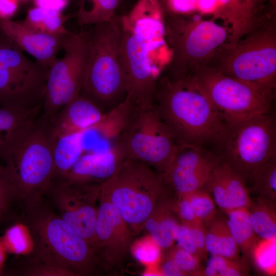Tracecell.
Masks as SVG:
<instances>
[{
    "instance_id": "7a4b0ae2",
    "label": "cell",
    "mask_w": 276,
    "mask_h": 276,
    "mask_svg": "<svg viewBox=\"0 0 276 276\" xmlns=\"http://www.w3.org/2000/svg\"><path fill=\"white\" fill-rule=\"evenodd\" d=\"M24 209L22 222L31 237L32 256L70 276L103 272L96 249L43 199Z\"/></svg>"
},
{
    "instance_id": "ac0fdd59",
    "label": "cell",
    "mask_w": 276,
    "mask_h": 276,
    "mask_svg": "<svg viewBox=\"0 0 276 276\" xmlns=\"http://www.w3.org/2000/svg\"><path fill=\"white\" fill-rule=\"evenodd\" d=\"M203 188L224 212L240 208H248L251 203L247 182L220 159Z\"/></svg>"
},
{
    "instance_id": "b9f144b4",
    "label": "cell",
    "mask_w": 276,
    "mask_h": 276,
    "mask_svg": "<svg viewBox=\"0 0 276 276\" xmlns=\"http://www.w3.org/2000/svg\"><path fill=\"white\" fill-rule=\"evenodd\" d=\"M158 271L161 275L183 276L182 271L178 268L172 259L165 252L159 262Z\"/></svg>"
},
{
    "instance_id": "d590c367",
    "label": "cell",
    "mask_w": 276,
    "mask_h": 276,
    "mask_svg": "<svg viewBox=\"0 0 276 276\" xmlns=\"http://www.w3.org/2000/svg\"><path fill=\"white\" fill-rule=\"evenodd\" d=\"M28 258L18 273L22 275L70 276L65 270L42 262L32 255Z\"/></svg>"
},
{
    "instance_id": "60d3db41",
    "label": "cell",
    "mask_w": 276,
    "mask_h": 276,
    "mask_svg": "<svg viewBox=\"0 0 276 276\" xmlns=\"http://www.w3.org/2000/svg\"><path fill=\"white\" fill-rule=\"evenodd\" d=\"M175 242L179 247L196 256L200 259L199 253L188 226L181 224Z\"/></svg>"
},
{
    "instance_id": "ab89813d",
    "label": "cell",
    "mask_w": 276,
    "mask_h": 276,
    "mask_svg": "<svg viewBox=\"0 0 276 276\" xmlns=\"http://www.w3.org/2000/svg\"><path fill=\"white\" fill-rule=\"evenodd\" d=\"M187 226L190 228L200 259L203 260L208 254L206 248V227L201 222Z\"/></svg>"
},
{
    "instance_id": "e575fe53",
    "label": "cell",
    "mask_w": 276,
    "mask_h": 276,
    "mask_svg": "<svg viewBox=\"0 0 276 276\" xmlns=\"http://www.w3.org/2000/svg\"><path fill=\"white\" fill-rule=\"evenodd\" d=\"M162 249L149 235L133 242L130 251L139 262L145 264H154L160 261Z\"/></svg>"
},
{
    "instance_id": "f6af8a7d",
    "label": "cell",
    "mask_w": 276,
    "mask_h": 276,
    "mask_svg": "<svg viewBox=\"0 0 276 276\" xmlns=\"http://www.w3.org/2000/svg\"><path fill=\"white\" fill-rule=\"evenodd\" d=\"M36 6L55 10L60 12L67 6L69 0H34Z\"/></svg>"
},
{
    "instance_id": "ba28073f",
    "label": "cell",
    "mask_w": 276,
    "mask_h": 276,
    "mask_svg": "<svg viewBox=\"0 0 276 276\" xmlns=\"http://www.w3.org/2000/svg\"><path fill=\"white\" fill-rule=\"evenodd\" d=\"M117 143L126 159L146 165L163 173L178 147L172 132L153 105H132Z\"/></svg>"
},
{
    "instance_id": "d6a6232c",
    "label": "cell",
    "mask_w": 276,
    "mask_h": 276,
    "mask_svg": "<svg viewBox=\"0 0 276 276\" xmlns=\"http://www.w3.org/2000/svg\"><path fill=\"white\" fill-rule=\"evenodd\" d=\"M275 241L260 239L252 254L251 262L259 270L269 274L275 273Z\"/></svg>"
},
{
    "instance_id": "8d00e7d4",
    "label": "cell",
    "mask_w": 276,
    "mask_h": 276,
    "mask_svg": "<svg viewBox=\"0 0 276 276\" xmlns=\"http://www.w3.org/2000/svg\"><path fill=\"white\" fill-rule=\"evenodd\" d=\"M171 205L181 224L190 225L200 222L196 218L191 203L186 195L175 196L171 193Z\"/></svg>"
},
{
    "instance_id": "9c48e42d",
    "label": "cell",
    "mask_w": 276,
    "mask_h": 276,
    "mask_svg": "<svg viewBox=\"0 0 276 276\" xmlns=\"http://www.w3.org/2000/svg\"><path fill=\"white\" fill-rule=\"evenodd\" d=\"M165 30L172 51L169 78L189 77L205 65L226 40L225 28L212 20H187L180 16L165 19Z\"/></svg>"
},
{
    "instance_id": "3957f363",
    "label": "cell",
    "mask_w": 276,
    "mask_h": 276,
    "mask_svg": "<svg viewBox=\"0 0 276 276\" xmlns=\"http://www.w3.org/2000/svg\"><path fill=\"white\" fill-rule=\"evenodd\" d=\"M55 139L50 123L40 118L18 132L0 155L24 208L42 201L54 179Z\"/></svg>"
},
{
    "instance_id": "1f68e13d",
    "label": "cell",
    "mask_w": 276,
    "mask_h": 276,
    "mask_svg": "<svg viewBox=\"0 0 276 276\" xmlns=\"http://www.w3.org/2000/svg\"><path fill=\"white\" fill-rule=\"evenodd\" d=\"M185 195L191 203L197 219L206 227L217 215V205L210 194L202 188Z\"/></svg>"
},
{
    "instance_id": "52a82bcc",
    "label": "cell",
    "mask_w": 276,
    "mask_h": 276,
    "mask_svg": "<svg viewBox=\"0 0 276 276\" xmlns=\"http://www.w3.org/2000/svg\"><path fill=\"white\" fill-rule=\"evenodd\" d=\"M227 124L271 112L274 95L204 65L187 77Z\"/></svg>"
},
{
    "instance_id": "484cf974",
    "label": "cell",
    "mask_w": 276,
    "mask_h": 276,
    "mask_svg": "<svg viewBox=\"0 0 276 276\" xmlns=\"http://www.w3.org/2000/svg\"><path fill=\"white\" fill-rule=\"evenodd\" d=\"M206 248L212 255L240 258L239 247L229 231L226 218L217 215L206 227Z\"/></svg>"
},
{
    "instance_id": "2e32d148",
    "label": "cell",
    "mask_w": 276,
    "mask_h": 276,
    "mask_svg": "<svg viewBox=\"0 0 276 276\" xmlns=\"http://www.w3.org/2000/svg\"><path fill=\"white\" fill-rule=\"evenodd\" d=\"M219 160L215 152L206 147L178 145L168 167L161 173L167 189L180 196L203 188Z\"/></svg>"
},
{
    "instance_id": "30bf717a",
    "label": "cell",
    "mask_w": 276,
    "mask_h": 276,
    "mask_svg": "<svg viewBox=\"0 0 276 276\" xmlns=\"http://www.w3.org/2000/svg\"><path fill=\"white\" fill-rule=\"evenodd\" d=\"M273 28L256 32L233 47L215 54L206 65L274 94L276 42Z\"/></svg>"
},
{
    "instance_id": "6da1fadb",
    "label": "cell",
    "mask_w": 276,
    "mask_h": 276,
    "mask_svg": "<svg viewBox=\"0 0 276 276\" xmlns=\"http://www.w3.org/2000/svg\"><path fill=\"white\" fill-rule=\"evenodd\" d=\"M154 105L178 145L216 146L227 124L188 78L157 79Z\"/></svg>"
},
{
    "instance_id": "44dd1931",
    "label": "cell",
    "mask_w": 276,
    "mask_h": 276,
    "mask_svg": "<svg viewBox=\"0 0 276 276\" xmlns=\"http://www.w3.org/2000/svg\"><path fill=\"white\" fill-rule=\"evenodd\" d=\"M123 17L134 33L146 43L151 55L164 45L165 18L159 0H137Z\"/></svg>"
},
{
    "instance_id": "cb8c5ba5",
    "label": "cell",
    "mask_w": 276,
    "mask_h": 276,
    "mask_svg": "<svg viewBox=\"0 0 276 276\" xmlns=\"http://www.w3.org/2000/svg\"><path fill=\"white\" fill-rule=\"evenodd\" d=\"M225 213L227 226L243 258L251 263L253 249L260 238L253 229L248 209L240 208Z\"/></svg>"
},
{
    "instance_id": "836d02e7",
    "label": "cell",
    "mask_w": 276,
    "mask_h": 276,
    "mask_svg": "<svg viewBox=\"0 0 276 276\" xmlns=\"http://www.w3.org/2000/svg\"><path fill=\"white\" fill-rule=\"evenodd\" d=\"M164 251L172 259L184 275L199 276L203 268L200 265V259L196 256L177 245H173Z\"/></svg>"
},
{
    "instance_id": "5bb4252c",
    "label": "cell",
    "mask_w": 276,
    "mask_h": 276,
    "mask_svg": "<svg viewBox=\"0 0 276 276\" xmlns=\"http://www.w3.org/2000/svg\"><path fill=\"white\" fill-rule=\"evenodd\" d=\"M121 36L120 58L126 97L134 106L154 104L158 69L146 43L136 35L123 16H120Z\"/></svg>"
},
{
    "instance_id": "277c9868",
    "label": "cell",
    "mask_w": 276,
    "mask_h": 276,
    "mask_svg": "<svg viewBox=\"0 0 276 276\" xmlns=\"http://www.w3.org/2000/svg\"><path fill=\"white\" fill-rule=\"evenodd\" d=\"M88 49V60L80 95L103 110L113 108L126 97L120 58L121 26L120 16L107 22L92 25L82 32Z\"/></svg>"
},
{
    "instance_id": "603a6c76",
    "label": "cell",
    "mask_w": 276,
    "mask_h": 276,
    "mask_svg": "<svg viewBox=\"0 0 276 276\" xmlns=\"http://www.w3.org/2000/svg\"><path fill=\"white\" fill-rule=\"evenodd\" d=\"M82 132H75L55 136L53 156L54 179H64L83 154Z\"/></svg>"
},
{
    "instance_id": "8992f818",
    "label": "cell",
    "mask_w": 276,
    "mask_h": 276,
    "mask_svg": "<svg viewBox=\"0 0 276 276\" xmlns=\"http://www.w3.org/2000/svg\"><path fill=\"white\" fill-rule=\"evenodd\" d=\"M215 153L246 182L276 155V119L270 112L227 124Z\"/></svg>"
},
{
    "instance_id": "83f0119b",
    "label": "cell",
    "mask_w": 276,
    "mask_h": 276,
    "mask_svg": "<svg viewBox=\"0 0 276 276\" xmlns=\"http://www.w3.org/2000/svg\"><path fill=\"white\" fill-rule=\"evenodd\" d=\"M65 19L59 11L35 6L28 11L26 18L20 22L33 31L61 34L70 32L64 27Z\"/></svg>"
},
{
    "instance_id": "9a60e30c",
    "label": "cell",
    "mask_w": 276,
    "mask_h": 276,
    "mask_svg": "<svg viewBox=\"0 0 276 276\" xmlns=\"http://www.w3.org/2000/svg\"><path fill=\"white\" fill-rule=\"evenodd\" d=\"M134 236L117 207L100 191L95 249L104 272L122 268L130 251Z\"/></svg>"
},
{
    "instance_id": "ee69618b",
    "label": "cell",
    "mask_w": 276,
    "mask_h": 276,
    "mask_svg": "<svg viewBox=\"0 0 276 276\" xmlns=\"http://www.w3.org/2000/svg\"><path fill=\"white\" fill-rule=\"evenodd\" d=\"M17 7V0H0V19H10Z\"/></svg>"
},
{
    "instance_id": "7dc6e473",
    "label": "cell",
    "mask_w": 276,
    "mask_h": 276,
    "mask_svg": "<svg viewBox=\"0 0 276 276\" xmlns=\"http://www.w3.org/2000/svg\"><path fill=\"white\" fill-rule=\"evenodd\" d=\"M5 214L0 211V222L2 221Z\"/></svg>"
},
{
    "instance_id": "7c38bea8",
    "label": "cell",
    "mask_w": 276,
    "mask_h": 276,
    "mask_svg": "<svg viewBox=\"0 0 276 276\" xmlns=\"http://www.w3.org/2000/svg\"><path fill=\"white\" fill-rule=\"evenodd\" d=\"M64 56L49 70L40 117L51 123L68 102L79 96L88 60V49L82 32L72 33L63 49Z\"/></svg>"
},
{
    "instance_id": "d4e9b609",
    "label": "cell",
    "mask_w": 276,
    "mask_h": 276,
    "mask_svg": "<svg viewBox=\"0 0 276 276\" xmlns=\"http://www.w3.org/2000/svg\"><path fill=\"white\" fill-rule=\"evenodd\" d=\"M41 109L0 106V155L19 131L37 119Z\"/></svg>"
},
{
    "instance_id": "74e56055",
    "label": "cell",
    "mask_w": 276,
    "mask_h": 276,
    "mask_svg": "<svg viewBox=\"0 0 276 276\" xmlns=\"http://www.w3.org/2000/svg\"><path fill=\"white\" fill-rule=\"evenodd\" d=\"M15 200L17 197L14 187L0 163V211L6 215Z\"/></svg>"
},
{
    "instance_id": "7402d4cb",
    "label": "cell",
    "mask_w": 276,
    "mask_h": 276,
    "mask_svg": "<svg viewBox=\"0 0 276 276\" xmlns=\"http://www.w3.org/2000/svg\"><path fill=\"white\" fill-rule=\"evenodd\" d=\"M181 225L171 205V193L168 190L144 223L148 235L162 249L172 247Z\"/></svg>"
},
{
    "instance_id": "7bdbcfd3",
    "label": "cell",
    "mask_w": 276,
    "mask_h": 276,
    "mask_svg": "<svg viewBox=\"0 0 276 276\" xmlns=\"http://www.w3.org/2000/svg\"><path fill=\"white\" fill-rule=\"evenodd\" d=\"M169 9L178 14H185L197 8V0H167Z\"/></svg>"
},
{
    "instance_id": "ffe728a7",
    "label": "cell",
    "mask_w": 276,
    "mask_h": 276,
    "mask_svg": "<svg viewBox=\"0 0 276 276\" xmlns=\"http://www.w3.org/2000/svg\"><path fill=\"white\" fill-rule=\"evenodd\" d=\"M105 112L90 99L79 95L66 104L50 123L55 136L91 130Z\"/></svg>"
},
{
    "instance_id": "4dcf8cb0",
    "label": "cell",
    "mask_w": 276,
    "mask_h": 276,
    "mask_svg": "<svg viewBox=\"0 0 276 276\" xmlns=\"http://www.w3.org/2000/svg\"><path fill=\"white\" fill-rule=\"evenodd\" d=\"M249 270V263L244 258L212 255L199 276H243L248 275Z\"/></svg>"
},
{
    "instance_id": "e0dca14e",
    "label": "cell",
    "mask_w": 276,
    "mask_h": 276,
    "mask_svg": "<svg viewBox=\"0 0 276 276\" xmlns=\"http://www.w3.org/2000/svg\"><path fill=\"white\" fill-rule=\"evenodd\" d=\"M0 32L48 69L57 59L58 52L63 50L72 33L70 32L51 34L38 32L27 28L20 21L10 19H0Z\"/></svg>"
},
{
    "instance_id": "f35d334b",
    "label": "cell",
    "mask_w": 276,
    "mask_h": 276,
    "mask_svg": "<svg viewBox=\"0 0 276 276\" xmlns=\"http://www.w3.org/2000/svg\"><path fill=\"white\" fill-rule=\"evenodd\" d=\"M251 2L250 0H215L214 7L211 13L220 12L234 14L235 17H239L240 13L244 12L247 13L249 10L248 8H250Z\"/></svg>"
},
{
    "instance_id": "4fadbf2b",
    "label": "cell",
    "mask_w": 276,
    "mask_h": 276,
    "mask_svg": "<svg viewBox=\"0 0 276 276\" xmlns=\"http://www.w3.org/2000/svg\"><path fill=\"white\" fill-rule=\"evenodd\" d=\"M100 183L54 179L45 194L59 216L95 249Z\"/></svg>"
},
{
    "instance_id": "d6986e66",
    "label": "cell",
    "mask_w": 276,
    "mask_h": 276,
    "mask_svg": "<svg viewBox=\"0 0 276 276\" xmlns=\"http://www.w3.org/2000/svg\"><path fill=\"white\" fill-rule=\"evenodd\" d=\"M125 159L124 151L116 142L104 151L83 154L63 179L76 183H102Z\"/></svg>"
},
{
    "instance_id": "f546056e",
    "label": "cell",
    "mask_w": 276,
    "mask_h": 276,
    "mask_svg": "<svg viewBox=\"0 0 276 276\" xmlns=\"http://www.w3.org/2000/svg\"><path fill=\"white\" fill-rule=\"evenodd\" d=\"M249 182L257 197L275 203L276 155L260 167Z\"/></svg>"
},
{
    "instance_id": "bcb514c9",
    "label": "cell",
    "mask_w": 276,
    "mask_h": 276,
    "mask_svg": "<svg viewBox=\"0 0 276 276\" xmlns=\"http://www.w3.org/2000/svg\"><path fill=\"white\" fill-rule=\"evenodd\" d=\"M7 251L2 237H0V275L3 272Z\"/></svg>"
},
{
    "instance_id": "5b68a950",
    "label": "cell",
    "mask_w": 276,
    "mask_h": 276,
    "mask_svg": "<svg viewBox=\"0 0 276 276\" xmlns=\"http://www.w3.org/2000/svg\"><path fill=\"white\" fill-rule=\"evenodd\" d=\"M167 190L161 173L126 159L116 173L100 183V191L119 211L134 235Z\"/></svg>"
},
{
    "instance_id": "8fae6325",
    "label": "cell",
    "mask_w": 276,
    "mask_h": 276,
    "mask_svg": "<svg viewBox=\"0 0 276 276\" xmlns=\"http://www.w3.org/2000/svg\"><path fill=\"white\" fill-rule=\"evenodd\" d=\"M1 35L0 106H42L49 69L30 60L15 43Z\"/></svg>"
},
{
    "instance_id": "4316f807",
    "label": "cell",
    "mask_w": 276,
    "mask_h": 276,
    "mask_svg": "<svg viewBox=\"0 0 276 276\" xmlns=\"http://www.w3.org/2000/svg\"><path fill=\"white\" fill-rule=\"evenodd\" d=\"M275 203L257 197L248 209L253 229L261 239L276 240Z\"/></svg>"
},
{
    "instance_id": "f1b7e54d",
    "label": "cell",
    "mask_w": 276,
    "mask_h": 276,
    "mask_svg": "<svg viewBox=\"0 0 276 276\" xmlns=\"http://www.w3.org/2000/svg\"><path fill=\"white\" fill-rule=\"evenodd\" d=\"M121 0H78L76 18L79 25L110 21L115 17Z\"/></svg>"
}]
</instances>
